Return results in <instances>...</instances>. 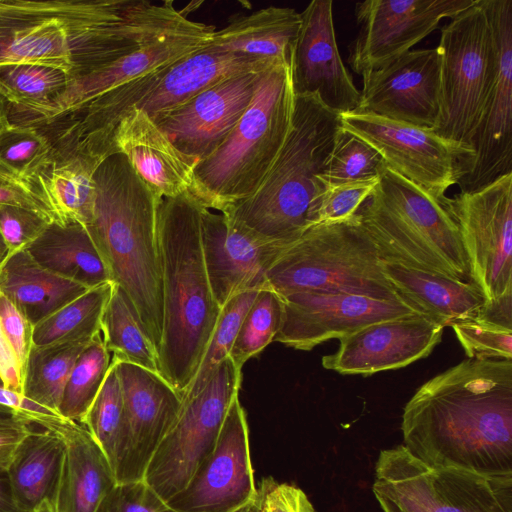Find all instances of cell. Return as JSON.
Returning a JSON list of instances; mask_svg holds the SVG:
<instances>
[{"label":"cell","instance_id":"cell-45","mask_svg":"<svg viewBox=\"0 0 512 512\" xmlns=\"http://www.w3.org/2000/svg\"><path fill=\"white\" fill-rule=\"evenodd\" d=\"M471 359L512 360V328L478 316L451 326Z\"/></svg>","mask_w":512,"mask_h":512},{"label":"cell","instance_id":"cell-57","mask_svg":"<svg viewBox=\"0 0 512 512\" xmlns=\"http://www.w3.org/2000/svg\"><path fill=\"white\" fill-rule=\"evenodd\" d=\"M383 512H401L399 508L384 495L373 492Z\"/></svg>","mask_w":512,"mask_h":512},{"label":"cell","instance_id":"cell-17","mask_svg":"<svg viewBox=\"0 0 512 512\" xmlns=\"http://www.w3.org/2000/svg\"><path fill=\"white\" fill-rule=\"evenodd\" d=\"M112 360L124 401V424L113 472L117 483L143 480L155 451L177 418L181 396L159 373Z\"/></svg>","mask_w":512,"mask_h":512},{"label":"cell","instance_id":"cell-55","mask_svg":"<svg viewBox=\"0 0 512 512\" xmlns=\"http://www.w3.org/2000/svg\"><path fill=\"white\" fill-rule=\"evenodd\" d=\"M0 512H24L16 504L7 469L0 468Z\"/></svg>","mask_w":512,"mask_h":512},{"label":"cell","instance_id":"cell-52","mask_svg":"<svg viewBox=\"0 0 512 512\" xmlns=\"http://www.w3.org/2000/svg\"><path fill=\"white\" fill-rule=\"evenodd\" d=\"M0 404L12 408L21 416L44 429H52L64 418L53 411L7 389L0 377Z\"/></svg>","mask_w":512,"mask_h":512},{"label":"cell","instance_id":"cell-60","mask_svg":"<svg viewBox=\"0 0 512 512\" xmlns=\"http://www.w3.org/2000/svg\"><path fill=\"white\" fill-rule=\"evenodd\" d=\"M33 512H56L53 503L49 499L43 500Z\"/></svg>","mask_w":512,"mask_h":512},{"label":"cell","instance_id":"cell-21","mask_svg":"<svg viewBox=\"0 0 512 512\" xmlns=\"http://www.w3.org/2000/svg\"><path fill=\"white\" fill-rule=\"evenodd\" d=\"M332 0H313L301 15L291 73L295 95L315 94L328 109L356 111L360 91L341 59L333 22Z\"/></svg>","mask_w":512,"mask_h":512},{"label":"cell","instance_id":"cell-48","mask_svg":"<svg viewBox=\"0 0 512 512\" xmlns=\"http://www.w3.org/2000/svg\"><path fill=\"white\" fill-rule=\"evenodd\" d=\"M49 224L32 211L0 205V236L7 248L6 257L26 249Z\"/></svg>","mask_w":512,"mask_h":512},{"label":"cell","instance_id":"cell-38","mask_svg":"<svg viewBox=\"0 0 512 512\" xmlns=\"http://www.w3.org/2000/svg\"><path fill=\"white\" fill-rule=\"evenodd\" d=\"M112 362L101 334L78 356L66 382L58 413L64 419L82 424L99 393Z\"/></svg>","mask_w":512,"mask_h":512},{"label":"cell","instance_id":"cell-41","mask_svg":"<svg viewBox=\"0 0 512 512\" xmlns=\"http://www.w3.org/2000/svg\"><path fill=\"white\" fill-rule=\"evenodd\" d=\"M123 424L124 401L112 360L105 381L82 422L105 454L112 470Z\"/></svg>","mask_w":512,"mask_h":512},{"label":"cell","instance_id":"cell-26","mask_svg":"<svg viewBox=\"0 0 512 512\" xmlns=\"http://www.w3.org/2000/svg\"><path fill=\"white\" fill-rule=\"evenodd\" d=\"M51 431L64 443L63 460L52 500L56 512H96L117 484L112 467L88 430L64 419Z\"/></svg>","mask_w":512,"mask_h":512},{"label":"cell","instance_id":"cell-11","mask_svg":"<svg viewBox=\"0 0 512 512\" xmlns=\"http://www.w3.org/2000/svg\"><path fill=\"white\" fill-rule=\"evenodd\" d=\"M241 370L228 357L200 391L181 399L177 418L155 451L143 478L164 501L187 485L214 449L229 406L238 396Z\"/></svg>","mask_w":512,"mask_h":512},{"label":"cell","instance_id":"cell-16","mask_svg":"<svg viewBox=\"0 0 512 512\" xmlns=\"http://www.w3.org/2000/svg\"><path fill=\"white\" fill-rule=\"evenodd\" d=\"M497 52L495 82L462 167L460 192H472L512 173V0H482Z\"/></svg>","mask_w":512,"mask_h":512},{"label":"cell","instance_id":"cell-14","mask_svg":"<svg viewBox=\"0 0 512 512\" xmlns=\"http://www.w3.org/2000/svg\"><path fill=\"white\" fill-rule=\"evenodd\" d=\"M216 31L212 25L192 21L189 25L154 38L139 49L80 78L47 102L29 106L9 105L13 124L40 127L73 111L104 93L171 65L203 48Z\"/></svg>","mask_w":512,"mask_h":512},{"label":"cell","instance_id":"cell-50","mask_svg":"<svg viewBox=\"0 0 512 512\" xmlns=\"http://www.w3.org/2000/svg\"><path fill=\"white\" fill-rule=\"evenodd\" d=\"M0 325L23 369L33 345V326L16 306L0 292Z\"/></svg>","mask_w":512,"mask_h":512},{"label":"cell","instance_id":"cell-54","mask_svg":"<svg viewBox=\"0 0 512 512\" xmlns=\"http://www.w3.org/2000/svg\"><path fill=\"white\" fill-rule=\"evenodd\" d=\"M0 377L4 386L18 394L23 392V369L0 325ZM23 395V394H22Z\"/></svg>","mask_w":512,"mask_h":512},{"label":"cell","instance_id":"cell-39","mask_svg":"<svg viewBox=\"0 0 512 512\" xmlns=\"http://www.w3.org/2000/svg\"><path fill=\"white\" fill-rule=\"evenodd\" d=\"M283 317L281 297L269 288L259 290L239 326L229 357L243 365L269 345L278 333Z\"/></svg>","mask_w":512,"mask_h":512},{"label":"cell","instance_id":"cell-43","mask_svg":"<svg viewBox=\"0 0 512 512\" xmlns=\"http://www.w3.org/2000/svg\"><path fill=\"white\" fill-rule=\"evenodd\" d=\"M258 292L259 290H249L237 294L221 308L201 365L181 399L200 391L219 364L229 357L241 321Z\"/></svg>","mask_w":512,"mask_h":512},{"label":"cell","instance_id":"cell-44","mask_svg":"<svg viewBox=\"0 0 512 512\" xmlns=\"http://www.w3.org/2000/svg\"><path fill=\"white\" fill-rule=\"evenodd\" d=\"M51 150L52 144L40 128L12 123L0 136V168L29 179L44 164Z\"/></svg>","mask_w":512,"mask_h":512},{"label":"cell","instance_id":"cell-20","mask_svg":"<svg viewBox=\"0 0 512 512\" xmlns=\"http://www.w3.org/2000/svg\"><path fill=\"white\" fill-rule=\"evenodd\" d=\"M264 72L229 76L168 111L155 123L183 154L199 162L232 132L249 107Z\"/></svg>","mask_w":512,"mask_h":512},{"label":"cell","instance_id":"cell-12","mask_svg":"<svg viewBox=\"0 0 512 512\" xmlns=\"http://www.w3.org/2000/svg\"><path fill=\"white\" fill-rule=\"evenodd\" d=\"M443 205L458 225L470 281L485 306L512 297V173Z\"/></svg>","mask_w":512,"mask_h":512},{"label":"cell","instance_id":"cell-1","mask_svg":"<svg viewBox=\"0 0 512 512\" xmlns=\"http://www.w3.org/2000/svg\"><path fill=\"white\" fill-rule=\"evenodd\" d=\"M191 21L172 0H0V66H46L72 80Z\"/></svg>","mask_w":512,"mask_h":512},{"label":"cell","instance_id":"cell-53","mask_svg":"<svg viewBox=\"0 0 512 512\" xmlns=\"http://www.w3.org/2000/svg\"><path fill=\"white\" fill-rule=\"evenodd\" d=\"M33 425L22 416L0 422V468H8L17 446Z\"/></svg>","mask_w":512,"mask_h":512},{"label":"cell","instance_id":"cell-3","mask_svg":"<svg viewBox=\"0 0 512 512\" xmlns=\"http://www.w3.org/2000/svg\"><path fill=\"white\" fill-rule=\"evenodd\" d=\"M96 198L86 225L111 278L157 352L163 333L162 263L158 236V197L127 158L114 152L94 174Z\"/></svg>","mask_w":512,"mask_h":512},{"label":"cell","instance_id":"cell-37","mask_svg":"<svg viewBox=\"0 0 512 512\" xmlns=\"http://www.w3.org/2000/svg\"><path fill=\"white\" fill-rule=\"evenodd\" d=\"M89 344L32 345L24 368L23 396L59 415L68 377Z\"/></svg>","mask_w":512,"mask_h":512},{"label":"cell","instance_id":"cell-31","mask_svg":"<svg viewBox=\"0 0 512 512\" xmlns=\"http://www.w3.org/2000/svg\"><path fill=\"white\" fill-rule=\"evenodd\" d=\"M26 250L44 269L88 289L111 282L109 272L83 224L53 222Z\"/></svg>","mask_w":512,"mask_h":512},{"label":"cell","instance_id":"cell-6","mask_svg":"<svg viewBox=\"0 0 512 512\" xmlns=\"http://www.w3.org/2000/svg\"><path fill=\"white\" fill-rule=\"evenodd\" d=\"M294 101L291 65L263 73L232 132L194 168L189 192L202 206L224 212L258 190L289 134Z\"/></svg>","mask_w":512,"mask_h":512},{"label":"cell","instance_id":"cell-4","mask_svg":"<svg viewBox=\"0 0 512 512\" xmlns=\"http://www.w3.org/2000/svg\"><path fill=\"white\" fill-rule=\"evenodd\" d=\"M201 207L187 192L162 199L158 209L164 316L158 368L181 397L201 365L221 312L204 263Z\"/></svg>","mask_w":512,"mask_h":512},{"label":"cell","instance_id":"cell-13","mask_svg":"<svg viewBox=\"0 0 512 512\" xmlns=\"http://www.w3.org/2000/svg\"><path fill=\"white\" fill-rule=\"evenodd\" d=\"M344 130L373 146L387 167L444 203L472 151L432 129L371 113L340 114Z\"/></svg>","mask_w":512,"mask_h":512},{"label":"cell","instance_id":"cell-18","mask_svg":"<svg viewBox=\"0 0 512 512\" xmlns=\"http://www.w3.org/2000/svg\"><path fill=\"white\" fill-rule=\"evenodd\" d=\"M257 495L248 423L237 396L229 406L214 449L187 485L167 503L177 512H234Z\"/></svg>","mask_w":512,"mask_h":512},{"label":"cell","instance_id":"cell-10","mask_svg":"<svg viewBox=\"0 0 512 512\" xmlns=\"http://www.w3.org/2000/svg\"><path fill=\"white\" fill-rule=\"evenodd\" d=\"M439 114L433 131L472 151L497 71L494 35L482 0L441 28Z\"/></svg>","mask_w":512,"mask_h":512},{"label":"cell","instance_id":"cell-40","mask_svg":"<svg viewBox=\"0 0 512 512\" xmlns=\"http://www.w3.org/2000/svg\"><path fill=\"white\" fill-rule=\"evenodd\" d=\"M385 166L383 157L373 146L342 127L319 178L324 185L375 180Z\"/></svg>","mask_w":512,"mask_h":512},{"label":"cell","instance_id":"cell-33","mask_svg":"<svg viewBox=\"0 0 512 512\" xmlns=\"http://www.w3.org/2000/svg\"><path fill=\"white\" fill-rule=\"evenodd\" d=\"M439 512H512V473L431 469Z\"/></svg>","mask_w":512,"mask_h":512},{"label":"cell","instance_id":"cell-19","mask_svg":"<svg viewBox=\"0 0 512 512\" xmlns=\"http://www.w3.org/2000/svg\"><path fill=\"white\" fill-rule=\"evenodd\" d=\"M280 297L283 317L274 341L302 351L375 322L421 314L403 299L378 300L343 292H298Z\"/></svg>","mask_w":512,"mask_h":512},{"label":"cell","instance_id":"cell-15","mask_svg":"<svg viewBox=\"0 0 512 512\" xmlns=\"http://www.w3.org/2000/svg\"><path fill=\"white\" fill-rule=\"evenodd\" d=\"M476 0H366L355 5L359 27L348 63L363 77L410 51Z\"/></svg>","mask_w":512,"mask_h":512},{"label":"cell","instance_id":"cell-23","mask_svg":"<svg viewBox=\"0 0 512 512\" xmlns=\"http://www.w3.org/2000/svg\"><path fill=\"white\" fill-rule=\"evenodd\" d=\"M362 79L356 111L433 130L439 114L440 91L436 48L410 50Z\"/></svg>","mask_w":512,"mask_h":512},{"label":"cell","instance_id":"cell-59","mask_svg":"<svg viewBox=\"0 0 512 512\" xmlns=\"http://www.w3.org/2000/svg\"><path fill=\"white\" fill-rule=\"evenodd\" d=\"M259 507H260V496L258 493L257 497L254 500H252L250 503H248L244 507H242L234 512H259Z\"/></svg>","mask_w":512,"mask_h":512},{"label":"cell","instance_id":"cell-24","mask_svg":"<svg viewBox=\"0 0 512 512\" xmlns=\"http://www.w3.org/2000/svg\"><path fill=\"white\" fill-rule=\"evenodd\" d=\"M201 245L213 296L221 308L237 294L264 289L267 271L286 247L259 240L227 214L204 206Z\"/></svg>","mask_w":512,"mask_h":512},{"label":"cell","instance_id":"cell-58","mask_svg":"<svg viewBox=\"0 0 512 512\" xmlns=\"http://www.w3.org/2000/svg\"><path fill=\"white\" fill-rule=\"evenodd\" d=\"M16 416H21L18 412L7 406L0 404V422L12 419ZM23 417V416H22Z\"/></svg>","mask_w":512,"mask_h":512},{"label":"cell","instance_id":"cell-7","mask_svg":"<svg viewBox=\"0 0 512 512\" xmlns=\"http://www.w3.org/2000/svg\"><path fill=\"white\" fill-rule=\"evenodd\" d=\"M357 215L382 261L471 282L453 217L443 203L389 167Z\"/></svg>","mask_w":512,"mask_h":512},{"label":"cell","instance_id":"cell-5","mask_svg":"<svg viewBox=\"0 0 512 512\" xmlns=\"http://www.w3.org/2000/svg\"><path fill=\"white\" fill-rule=\"evenodd\" d=\"M342 130L341 115L315 94L295 95L289 134L258 190L222 213L259 240L288 246L310 228L320 180Z\"/></svg>","mask_w":512,"mask_h":512},{"label":"cell","instance_id":"cell-25","mask_svg":"<svg viewBox=\"0 0 512 512\" xmlns=\"http://www.w3.org/2000/svg\"><path fill=\"white\" fill-rule=\"evenodd\" d=\"M122 153L145 184L161 199L189 192L198 160L183 154L138 108L116 126L111 153Z\"/></svg>","mask_w":512,"mask_h":512},{"label":"cell","instance_id":"cell-28","mask_svg":"<svg viewBox=\"0 0 512 512\" xmlns=\"http://www.w3.org/2000/svg\"><path fill=\"white\" fill-rule=\"evenodd\" d=\"M386 279L418 312L443 328L476 318L485 306L481 290L472 282L382 261Z\"/></svg>","mask_w":512,"mask_h":512},{"label":"cell","instance_id":"cell-51","mask_svg":"<svg viewBox=\"0 0 512 512\" xmlns=\"http://www.w3.org/2000/svg\"><path fill=\"white\" fill-rule=\"evenodd\" d=\"M270 512H316L307 495L298 487L264 478L258 489Z\"/></svg>","mask_w":512,"mask_h":512},{"label":"cell","instance_id":"cell-29","mask_svg":"<svg viewBox=\"0 0 512 512\" xmlns=\"http://www.w3.org/2000/svg\"><path fill=\"white\" fill-rule=\"evenodd\" d=\"M300 26L301 15L295 9L269 6L234 15L213 33L208 46L219 52L291 65Z\"/></svg>","mask_w":512,"mask_h":512},{"label":"cell","instance_id":"cell-22","mask_svg":"<svg viewBox=\"0 0 512 512\" xmlns=\"http://www.w3.org/2000/svg\"><path fill=\"white\" fill-rule=\"evenodd\" d=\"M443 327L423 314L375 322L339 339L322 366L341 375L369 376L427 357L441 342Z\"/></svg>","mask_w":512,"mask_h":512},{"label":"cell","instance_id":"cell-49","mask_svg":"<svg viewBox=\"0 0 512 512\" xmlns=\"http://www.w3.org/2000/svg\"><path fill=\"white\" fill-rule=\"evenodd\" d=\"M0 205L14 206L32 211L49 223L56 217L29 179L15 176L0 168Z\"/></svg>","mask_w":512,"mask_h":512},{"label":"cell","instance_id":"cell-36","mask_svg":"<svg viewBox=\"0 0 512 512\" xmlns=\"http://www.w3.org/2000/svg\"><path fill=\"white\" fill-rule=\"evenodd\" d=\"M101 338L112 359L159 373L157 350L116 284L102 317Z\"/></svg>","mask_w":512,"mask_h":512},{"label":"cell","instance_id":"cell-32","mask_svg":"<svg viewBox=\"0 0 512 512\" xmlns=\"http://www.w3.org/2000/svg\"><path fill=\"white\" fill-rule=\"evenodd\" d=\"M64 453L61 436L51 430H32L17 446L7 468L14 500L33 512L45 499L53 500Z\"/></svg>","mask_w":512,"mask_h":512},{"label":"cell","instance_id":"cell-35","mask_svg":"<svg viewBox=\"0 0 512 512\" xmlns=\"http://www.w3.org/2000/svg\"><path fill=\"white\" fill-rule=\"evenodd\" d=\"M114 283L87 290L33 327L35 346L91 343L101 334V321Z\"/></svg>","mask_w":512,"mask_h":512},{"label":"cell","instance_id":"cell-62","mask_svg":"<svg viewBox=\"0 0 512 512\" xmlns=\"http://www.w3.org/2000/svg\"><path fill=\"white\" fill-rule=\"evenodd\" d=\"M259 493V492H258ZM260 496V507H259V512H270V510L268 509V507L266 506V504L264 503L261 495L259 494Z\"/></svg>","mask_w":512,"mask_h":512},{"label":"cell","instance_id":"cell-47","mask_svg":"<svg viewBox=\"0 0 512 512\" xmlns=\"http://www.w3.org/2000/svg\"><path fill=\"white\" fill-rule=\"evenodd\" d=\"M96 512H177L144 480L117 483Z\"/></svg>","mask_w":512,"mask_h":512},{"label":"cell","instance_id":"cell-61","mask_svg":"<svg viewBox=\"0 0 512 512\" xmlns=\"http://www.w3.org/2000/svg\"><path fill=\"white\" fill-rule=\"evenodd\" d=\"M6 256H7V248L4 244L2 237L0 236V263L5 259Z\"/></svg>","mask_w":512,"mask_h":512},{"label":"cell","instance_id":"cell-27","mask_svg":"<svg viewBox=\"0 0 512 512\" xmlns=\"http://www.w3.org/2000/svg\"><path fill=\"white\" fill-rule=\"evenodd\" d=\"M105 157L75 145H52L44 162L29 178L60 224L88 225L96 198L94 174Z\"/></svg>","mask_w":512,"mask_h":512},{"label":"cell","instance_id":"cell-56","mask_svg":"<svg viewBox=\"0 0 512 512\" xmlns=\"http://www.w3.org/2000/svg\"><path fill=\"white\" fill-rule=\"evenodd\" d=\"M12 126L9 118V104L0 95V136Z\"/></svg>","mask_w":512,"mask_h":512},{"label":"cell","instance_id":"cell-9","mask_svg":"<svg viewBox=\"0 0 512 512\" xmlns=\"http://www.w3.org/2000/svg\"><path fill=\"white\" fill-rule=\"evenodd\" d=\"M208 44L171 65L82 105L78 115L84 134L95 143L109 147L119 121L134 107L155 122L168 111L229 76L264 72L281 63L219 52Z\"/></svg>","mask_w":512,"mask_h":512},{"label":"cell","instance_id":"cell-34","mask_svg":"<svg viewBox=\"0 0 512 512\" xmlns=\"http://www.w3.org/2000/svg\"><path fill=\"white\" fill-rule=\"evenodd\" d=\"M431 473L402 444L382 449L372 490L391 500L401 512H439Z\"/></svg>","mask_w":512,"mask_h":512},{"label":"cell","instance_id":"cell-30","mask_svg":"<svg viewBox=\"0 0 512 512\" xmlns=\"http://www.w3.org/2000/svg\"><path fill=\"white\" fill-rule=\"evenodd\" d=\"M87 290L41 267L26 249L0 263V292L33 327Z\"/></svg>","mask_w":512,"mask_h":512},{"label":"cell","instance_id":"cell-2","mask_svg":"<svg viewBox=\"0 0 512 512\" xmlns=\"http://www.w3.org/2000/svg\"><path fill=\"white\" fill-rule=\"evenodd\" d=\"M402 445L430 469L512 473V360L467 358L406 403Z\"/></svg>","mask_w":512,"mask_h":512},{"label":"cell","instance_id":"cell-8","mask_svg":"<svg viewBox=\"0 0 512 512\" xmlns=\"http://www.w3.org/2000/svg\"><path fill=\"white\" fill-rule=\"evenodd\" d=\"M265 288L279 296L343 292L403 299L386 279L378 248L357 213L347 221L314 225L286 246L267 271Z\"/></svg>","mask_w":512,"mask_h":512},{"label":"cell","instance_id":"cell-46","mask_svg":"<svg viewBox=\"0 0 512 512\" xmlns=\"http://www.w3.org/2000/svg\"><path fill=\"white\" fill-rule=\"evenodd\" d=\"M379 179L325 185L315 198L310 211V227L352 219L361 204L371 195Z\"/></svg>","mask_w":512,"mask_h":512},{"label":"cell","instance_id":"cell-42","mask_svg":"<svg viewBox=\"0 0 512 512\" xmlns=\"http://www.w3.org/2000/svg\"><path fill=\"white\" fill-rule=\"evenodd\" d=\"M69 78L54 68L16 64L0 66V95L11 106L47 102L59 94Z\"/></svg>","mask_w":512,"mask_h":512}]
</instances>
